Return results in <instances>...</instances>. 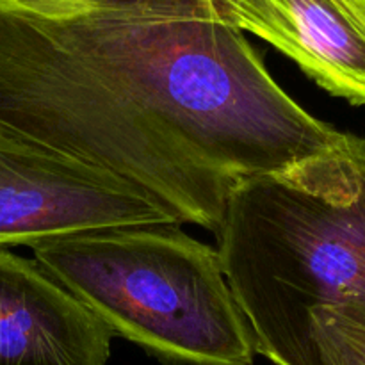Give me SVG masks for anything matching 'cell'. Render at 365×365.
Masks as SVG:
<instances>
[{"label": "cell", "mask_w": 365, "mask_h": 365, "mask_svg": "<svg viewBox=\"0 0 365 365\" xmlns=\"http://www.w3.org/2000/svg\"><path fill=\"white\" fill-rule=\"evenodd\" d=\"M214 235L257 353L296 365L314 309L365 319V138L241 182Z\"/></svg>", "instance_id": "7a4b0ae2"}, {"label": "cell", "mask_w": 365, "mask_h": 365, "mask_svg": "<svg viewBox=\"0 0 365 365\" xmlns=\"http://www.w3.org/2000/svg\"><path fill=\"white\" fill-rule=\"evenodd\" d=\"M180 225L114 175L0 135V248L118 227Z\"/></svg>", "instance_id": "277c9868"}, {"label": "cell", "mask_w": 365, "mask_h": 365, "mask_svg": "<svg viewBox=\"0 0 365 365\" xmlns=\"http://www.w3.org/2000/svg\"><path fill=\"white\" fill-rule=\"evenodd\" d=\"M0 135L114 175L216 234L241 182L346 132L303 109L220 21L0 0Z\"/></svg>", "instance_id": "6da1fadb"}, {"label": "cell", "mask_w": 365, "mask_h": 365, "mask_svg": "<svg viewBox=\"0 0 365 365\" xmlns=\"http://www.w3.org/2000/svg\"><path fill=\"white\" fill-rule=\"evenodd\" d=\"M20 2L41 4V6H84V4H96V6L128 7L138 4L139 0H20Z\"/></svg>", "instance_id": "ba28073f"}, {"label": "cell", "mask_w": 365, "mask_h": 365, "mask_svg": "<svg viewBox=\"0 0 365 365\" xmlns=\"http://www.w3.org/2000/svg\"><path fill=\"white\" fill-rule=\"evenodd\" d=\"M296 365H365L364 317L335 307L314 309Z\"/></svg>", "instance_id": "52a82bcc"}, {"label": "cell", "mask_w": 365, "mask_h": 365, "mask_svg": "<svg viewBox=\"0 0 365 365\" xmlns=\"http://www.w3.org/2000/svg\"><path fill=\"white\" fill-rule=\"evenodd\" d=\"M34 260L114 337L164 365H252V328L216 248L178 225L118 227L32 248Z\"/></svg>", "instance_id": "3957f363"}, {"label": "cell", "mask_w": 365, "mask_h": 365, "mask_svg": "<svg viewBox=\"0 0 365 365\" xmlns=\"http://www.w3.org/2000/svg\"><path fill=\"white\" fill-rule=\"evenodd\" d=\"M113 337L34 259L0 248V365H107Z\"/></svg>", "instance_id": "8992f818"}, {"label": "cell", "mask_w": 365, "mask_h": 365, "mask_svg": "<svg viewBox=\"0 0 365 365\" xmlns=\"http://www.w3.org/2000/svg\"><path fill=\"white\" fill-rule=\"evenodd\" d=\"M221 21L273 45L331 96L365 106V0H223Z\"/></svg>", "instance_id": "5b68a950"}]
</instances>
